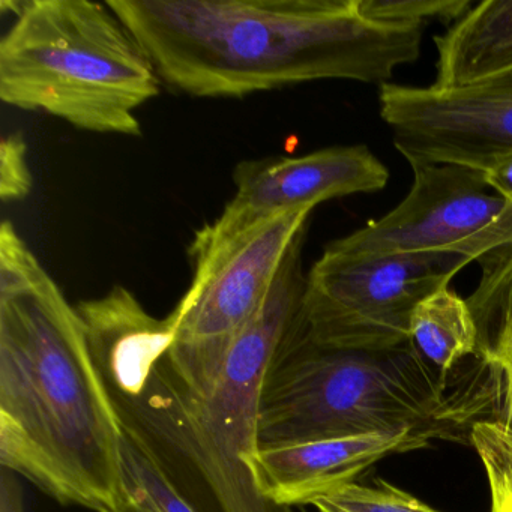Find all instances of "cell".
I'll return each mask as SVG.
<instances>
[{
    "instance_id": "1",
    "label": "cell",
    "mask_w": 512,
    "mask_h": 512,
    "mask_svg": "<svg viewBox=\"0 0 512 512\" xmlns=\"http://www.w3.org/2000/svg\"><path fill=\"white\" fill-rule=\"evenodd\" d=\"M305 238L296 239L208 392L188 388L167 361L170 316H152L127 287L76 305L119 419L197 512H295L260 494L247 458L259 448L266 376L301 314Z\"/></svg>"
},
{
    "instance_id": "2",
    "label": "cell",
    "mask_w": 512,
    "mask_h": 512,
    "mask_svg": "<svg viewBox=\"0 0 512 512\" xmlns=\"http://www.w3.org/2000/svg\"><path fill=\"white\" fill-rule=\"evenodd\" d=\"M0 464L67 506L118 512L122 424L79 310L0 226Z\"/></svg>"
},
{
    "instance_id": "3",
    "label": "cell",
    "mask_w": 512,
    "mask_h": 512,
    "mask_svg": "<svg viewBox=\"0 0 512 512\" xmlns=\"http://www.w3.org/2000/svg\"><path fill=\"white\" fill-rule=\"evenodd\" d=\"M158 77L199 98L317 80L386 85L424 28L374 22L358 0H109Z\"/></svg>"
},
{
    "instance_id": "4",
    "label": "cell",
    "mask_w": 512,
    "mask_h": 512,
    "mask_svg": "<svg viewBox=\"0 0 512 512\" xmlns=\"http://www.w3.org/2000/svg\"><path fill=\"white\" fill-rule=\"evenodd\" d=\"M458 373L437 370L410 343L328 349L292 329L263 385L259 446L410 428H439L470 442L473 425L490 419L493 385L479 359Z\"/></svg>"
},
{
    "instance_id": "5",
    "label": "cell",
    "mask_w": 512,
    "mask_h": 512,
    "mask_svg": "<svg viewBox=\"0 0 512 512\" xmlns=\"http://www.w3.org/2000/svg\"><path fill=\"white\" fill-rule=\"evenodd\" d=\"M10 5L16 20L0 40V100L79 130L142 136L136 112L158 97L161 79L107 2Z\"/></svg>"
},
{
    "instance_id": "6",
    "label": "cell",
    "mask_w": 512,
    "mask_h": 512,
    "mask_svg": "<svg viewBox=\"0 0 512 512\" xmlns=\"http://www.w3.org/2000/svg\"><path fill=\"white\" fill-rule=\"evenodd\" d=\"M460 254L344 257L323 251L307 274L295 334L328 349L386 350L410 343L419 302L449 286Z\"/></svg>"
},
{
    "instance_id": "7",
    "label": "cell",
    "mask_w": 512,
    "mask_h": 512,
    "mask_svg": "<svg viewBox=\"0 0 512 512\" xmlns=\"http://www.w3.org/2000/svg\"><path fill=\"white\" fill-rule=\"evenodd\" d=\"M313 209L287 212L251 229L194 265L193 281L169 314L173 340L166 358L182 382L208 392L230 350L254 319Z\"/></svg>"
},
{
    "instance_id": "8",
    "label": "cell",
    "mask_w": 512,
    "mask_h": 512,
    "mask_svg": "<svg viewBox=\"0 0 512 512\" xmlns=\"http://www.w3.org/2000/svg\"><path fill=\"white\" fill-rule=\"evenodd\" d=\"M412 172V188L394 211L325 250L358 259L451 253L478 262L512 245V202L487 193L484 172L454 164H421Z\"/></svg>"
},
{
    "instance_id": "9",
    "label": "cell",
    "mask_w": 512,
    "mask_h": 512,
    "mask_svg": "<svg viewBox=\"0 0 512 512\" xmlns=\"http://www.w3.org/2000/svg\"><path fill=\"white\" fill-rule=\"evenodd\" d=\"M379 113L412 166L487 172L512 155V68L466 85L379 86Z\"/></svg>"
},
{
    "instance_id": "10",
    "label": "cell",
    "mask_w": 512,
    "mask_h": 512,
    "mask_svg": "<svg viewBox=\"0 0 512 512\" xmlns=\"http://www.w3.org/2000/svg\"><path fill=\"white\" fill-rule=\"evenodd\" d=\"M385 164L364 145L334 146L299 157L242 161L233 172L235 196L214 223L194 235L193 265L259 224L326 200L376 193L388 184Z\"/></svg>"
},
{
    "instance_id": "11",
    "label": "cell",
    "mask_w": 512,
    "mask_h": 512,
    "mask_svg": "<svg viewBox=\"0 0 512 512\" xmlns=\"http://www.w3.org/2000/svg\"><path fill=\"white\" fill-rule=\"evenodd\" d=\"M436 439L452 440L439 428H410L259 446L247 464L265 499L281 508H296L353 484L362 472L389 455L425 448Z\"/></svg>"
},
{
    "instance_id": "12",
    "label": "cell",
    "mask_w": 512,
    "mask_h": 512,
    "mask_svg": "<svg viewBox=\"0 0 512 512\" xmlns=\"http://www.w3.org/2000/svg\"><path fill=\"white\" fill-rule=\"evenodd\" d=\"M481 278L466 299L478 329L476 358L493 385V421L512 443V245L478 260Z\"/></svg>"
},
{
    "instance_id": "13",
    "label": "cell",
    "mask_w": 512,
    "mask_h": 512,
    "mask_svg": "<svg viewBox=\"0 0 512 512\" xmlns=\"http://www.w3.org/2000/svg\"><path fill=\"white\" fill-rule=\"evenodd\" d=\"M440 88L466 85L512 68V0H485L434 37Z\"/></svg>"
},
{
    "instance_id": "14",
    "label": "cell",
    "mask_w": 512,
    "mask_h": 512,
    "mask_svg": "<svg viewBox=\"0 0 512 512\" xmlns=\"http://www.w3.org/2000/svg\"><path fill=\"white\" fill-rule=\"evenodd\" d=\"M410 344L445 374L475 358L478 329L466 299L446 286L419 302L410 319Z\"/></svg>"
},
{
    "instance_id": "15",
    "label": "cell",
    "mask_w": 512,
    "mask_h": 512,
    "mask_svg": "<svg viewBox=\"0 0 512 512\" xmlns=\"http://www.w3.org/2000/svg\"><path fill=\"white\" fill-rule=\"evenodd\" d=\"M118 512H197L164 472L145 442L124 424Z\"/></svg>"
},
{
    "instance_id": "16",
    "label": "cell",
    "mask_w": 512,
    "mask_h": 512,
    "mask_svg": "<svg viewBox=\"0 0 512 512\" xmlns=\"http://www.w3.org/2000/svg\"><path fill=\"white\" fill-rule=\"evenodd\" d=\"M308 506L317 512H440L382 479L374 485L353 482L316 497Z\"/></svg>"
},
{
    "instance_id": "17",
    "label": "cell",
    "mask_w": 512,
    "mask_h": 512,
    "mask_svg": "<svg viewBox=\"0 0 512 512\" xmlns=\"http://www.w3.org/2000/svg\"><path fill=\"white\" fill-rule=\"evenodd\" d=\"M470 442L487 472L491 512H512V443L488 419L473 425Z\"/></svg>"
},
{
    "instance_id": "18",
    "label": "cell",
    "mask_w": 512,
    "mask_h": 512,
    "mask_svg": "<svg viewBox=\"0 0 512 512\" xmlns=\"http://www.w3.org/2000/svg\"><path fill=\"white\" fill-rule=\"evenodd\" d=\"M358 5L374 22L418 28L433 20L454 25L473 8L470 0H358Z\"/></svg>"
},
{
    "instance_id": "19",
    "label": "cell",
    "mask_w": 512,
    "mask_h": 512,
    "mask_svg": "<svg viewBox=\"0 0 512 512\" xmlns=\"http://www.w3.org/2000/svg\"><path fill=\"white\" fill-rule=\"evenodd\" d=\"M28 145L20 134L5 136L0 142V197L5 203L20 202L32 191Z\"/></svg>"
},
{
    "instance_id": "20",
    "label": "cell",
    "mask_w": 512,
    "mask_h": 512,
    "mask_svg": "<svg viewBox=\"0 0 512 512\" xmlns=\"http://www.w3.org/2000/svg\"><path fill=\"white\" fill-rule=\"evenodd\" d=\"M0 512H26L22 484L8 470L0 475Z\"/></svg>"
},
{
    "instance_id": "21",
    "label": "cell",
    "mask_w": 512,
    "mask_h": 512,
    "mask_svg": "<svg viewBox=\"0 0 512 512\" xmlns=\"http://www.w3.org/2000/svg\"><path fill=\"white\" fill-rule=\"evenodd\" d=\"M484 176L490 190L512 202V155L497 161L484 172Z\"/></svg>"
}]
</instances>
